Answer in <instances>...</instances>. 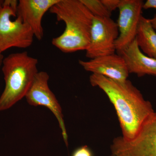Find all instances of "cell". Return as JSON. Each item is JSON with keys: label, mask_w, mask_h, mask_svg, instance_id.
<instances>
[{"label": "cell", "mask_w": 156, "mask_h": 156, "mask_svg": "<svg viewBox=\"0 0 156 156\" xmlns=\"http://www.w3.org/2000/svg\"><path fill=\"white\" fill-rule=\"evenodd\" d=\"M108 156H156V112L134 138L126 139L122 136L115 138Z\"/></svg>", "instance_id": "5"}, {"label": "cell", "mask_w": 156, "mask_h": 156, "mask_svg": "<svg viewBox=\"0 0 156 156\" xmlns=\"http://www.w3.org/2000/svg\"><path fill=\"white\" fill-rule=\"evenodd\" d=\"M118 54L126 62L129 73L135 74L138 77L145 75L156 76V59L143 53L137 45L136 38Z\"/></svg>", "instance_id": "11"}, {"label": "cell", "mask_w": 156, "mask_h": 156, "mask_svg": "<svg viewBox=\"0 0 156 156\" xmlns=\"http://www.w3.org/2000/svg\"><path fill=\"white\" fill-rule=\"evenodd\" d=\"M79 63L87 72L119 82L127 80L130 74L124 58L115 53L99 56L88 61L79 60Z\"/></svg>", "instance_id": "9"}, {"label": "cell", "mask_w": 156, "mask_h": 156, "mask_svg": "<svg viewBox=\"0 0 156 156\" xmlns=\"http://www.w3.org/2000/svg\"><path fill=\"white\" fill-rule=\"evenodd\" d=\"M18 2L3 1L0 7V51L3 53L12 48H27L33 42V32L28 24L17 16Z\"/></svg>", "instance_id": "4"}, {"label": "cell", "mask_w": 156, "mask_h": 156, "mask_svg": "<svg viewBox=\"0 0 156 156\" xmlns=\"http://www.w3.org/2000/svg\"><path fill=\"white\" fill-rule=\"evenodd\" d=\"M149 20L154 29L156 30V14L152 18L150 19Z\"/></svg>", "instance_id": "17"}, {"label": "cell", "mask_w": 156, "mask_h": 156, "mask_svg": "<svg viewBox=\"0 0 156 156\" xmlns=\"http://www.w3.org/2000/svg\"><path fill=\"white\" fill-rule=\"evenodd\" d=\"M136 40L143 53L156 59V32L149 19L142 15L140 20Z\"/></svg>", "instance_id": "12"}, {"label": "cell", "mask_w": 156, "mask_h": 156, "mask_svg": "<svg viewBox=\"0 0 156 156\" xmlns=\"http://www.w3.org/2000/svg\"><path fill=\"white\" fill-rule=\"evenodd\" d=\"M49 80L48 73L45 71L38 72L25 98L30 105L44 106L51 111L58 121L63 139L67 146L68 135L62 109L55 95L49 88Z\"/></svg>", "instance_id": "7"}, {"label": "cell", "mask_w": 156, "mask_h": 156, "mask_svg": "<svg viewBox=\"0 0 156 156\" xmlns=\"http://www.w3.org/2000/svg\"><path fill=\"white\" fill-rule=\"evenodd\" d=\"M3 2V1H1V0H0V7H1V6H2V5Z\"/></svg>", "instance_id": "19"}, {"label": "cell", "mask_w": 156, "mask_h": 156, "mask_svg": "<svg viewBox=\"0 0 156 156\" xmlns=\"http://www.w3.org/2000/svg\"><path fill=\"white\" fill-rule=\"evenodd\" d=\"M59 0H20L17 5V16L28 24L34 36L39 41L44 37L42 21L45 13Z\"/></svg>", "instance_id": "10"}, {"label": "cell", "mask_w": 156, "mask_h": 156, "mask_svg": "<svg viewBox=\"0 0 156 156\" xmlns=\"http://www.w3.org/2000/svg\"><path fill=\"white\" fill-rule=\"evenodd\" d=\"M154 9L156 10V0H147L144 3L143 9Z\"/></svg>", "instance_id": "16"}, {"label": "cell", "mask_w": 156, "mask_h": 156, "mask_svg": "<svg viewBox=\"0 0 156 156\" xmlns=\"http://www.w3.org/2000/svg\"><path fill=\"white\" fill-rule=\"evenodd\" d=\"M144 2L141 0H120L117 23L119 36L115 42L117 54L126 49L136 38Z\"/></svg>", "instance_id": "8"}, {"label": "cell", "mask_w": 156, "mask_h": 156, "mask_svg": "<svg viewBox=\"0 0 156 156\" xmlns=\"http://www.w3.org/2000/svg\"><path fill=\"white\" fill-rule=\"evenodd\" d=\"M101 1L104 5L111 13L119 9L120 0H101Z\"/></svg>", "instance_id": "15"}, {"label": "cell", "mask_w": 156, "mask_h": 156, "mask_svg": "<svg viewBox=\"0 0 156 156\" xmlns=\"http://www.w3.org/2000/svg\"><path fill=\"white\" fill-rule=\"evenodd\" d=\"M72 156H93L92 151L87 145L83 146L74 151Z\"/></svg>", "instance_id": "14"}, {"label": "cell", "mask_w": 156, "mask_h": 156, "mask_svg": "<svg viewBox=\"0 0 156 156\" xmlns=\"http://www.w3.org/2000/svg\"><path fill=\"white\" fill-rule=\"evenodd\" d=\"M89 82L92 87L102 90L113 105L125 139L135 137L154 113L151 103L129 80L119 82L92 74Z\"/></svg>", "instance_id": "1"}, {"label": "cell", "mask_w": 156, "mask_h": 156, "mask_svg": "<svg viewBox=\"0 0 156 156\" xmlns=\"http://www.w3.org/2000/svg\"><path fill=\"white\" fill-rule=\"evenodd\" d=\"M4 56L2 54V53L0 51V67L2 66V65L3 60H4Z\"/></svg>", "instance_id": "18"}, {"label": "cell", "mask_w": 156, "mask_h": 156, "mask_svg": "<svg viewBox=\"0 0 156 156\" xmlns=\"http://www.w3.org/2000/svg\"><path fill=\"white\" fill-rule=\"evenodd\" d=\"M38 62L27 52L11 53L4 58L2 66L5 85L0 97V112L25 97L38 72Z\"/></svg>", "instance_id": "3"}, {"label": "cell", "mask_w": 156, "mask_h": 156, "mask_svg": "<svg viewBox=\"0 0 156 156\" xmlns=\"http://www.w3.org/2000/svg\"><path fill=\"white\" fill-rule=\"evenodd\" d=\"M94 17H111L112 13L104 5L101 0H80Z\"/></svg>", "instance_id": "13"}, {"label": "cell", "mask_w": 156, "mask_h": 156, "mask_svg": "<svg viewBox=\"0 0 156 156\" xmlns=\"http://www.w3.org/2000/svg\"><path fill=\"white\" fill-rule=\"evenodd\" d=\"M119 34L117 23L111 17H94L86 56L92 59L115 53Z\"/></svg>", "instance_id": "6"}, {"label": "cell", "mask_w": 156, "mask_h": 156, "mask_svg": "<svg viewBox=\"0 0 156 156\" xmlns=\"http://www.w3.org/2000/svg\"><path fill=\"white\" fill-rule=\"evenodd\" d=\"M49 11L66 25L63 33L53 39L52 44L65 53L87 50L94 16L80 0H59Z\"/></svg>", "instance_id": "2"}]
</instances>
